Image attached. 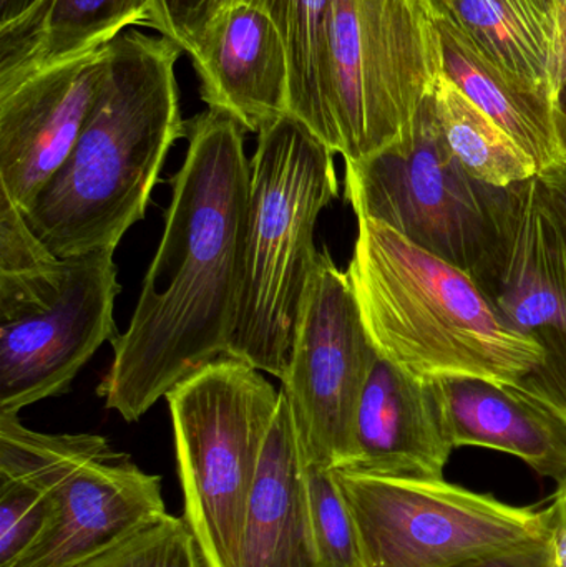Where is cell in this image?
I'll list each match as a JSON object with an SVG mask.
<instances>
[{"label":"cell","mask_w":566,"mask_h":567,"mask_svg":"<svg viewBox=\"0 0 566 567\" xmlns=\"http://www.w3.org/2000/svg\"><path fill=\"white\" fill-rule=\"evenodd\" d=\"M239 2H248V0H213L212 16L216 12V10L225 9V7L235 6V3Z\"/></svg>","instance_id":"836d02e7"},{"label":"cell","mask_w":566,"mask_h":567,"mask_svg":"<svg viewBox=\"0 0 566 567\" xmlns=\"http://www.w3.org/2000/svg\"><path fill=\"white\" fill-rule=\"evenodd\" d=\"M452 445L434 382L379 355L356 413L349 468L369 475L444 480Z\"/></svg>","instance_id":"9a60e30c"},{"label":"cell","mask_w":566,"mask_h":567,"mask_svg":"<svg viewBox=\"0 0 566 567\" xmlns=\"http://www.w3.org/2000/svg\"><path fill=\"white\" fill-rule=\"evenodd\" d=\"M82 567H209L185 518L166 515Z\"/></svg>","instance_id":"d4e9b609"},{"label":"cell","mask_w":566,"mask_h":567,"mask_svg":"<svg viewBox=\"0 0 566 567\" xmlns=\"http://www.w3.org/2000/svg\"><path fill=\"white\" fill-rule=\"evenodd\" d=\"M552 549L557 567H566V483L558 486L557 498L550 506Z\"/></svg>","instance_id":"4dcf8cb0"},{"label":"cell","mask_w":566,"mask_h":567,"mask_svg":"<svg viewBox=\"0 0 566 567\" xmlns=\"http://www.w3.org/2000/svg\"><path fill=\"white\" fill-rule=\"evenodd\" d=\"M492 306L545 352L515 392L566 423V239L541 179L505 188L497 239L474 276Z\"/></svg>","instance_id":"8fae6325"},{"label":"cell","mask_w":566,"mask_h":567,"mask_svg":"<svg viewBox=\"0 0 566 567\" xmlns=\"http://www.w3.org/2000/svg\"><path fill=\"white\" fill-rule=\"evenodd\" d=\"M35 0H0V25L19 19Z\"/></svg>","instance_id":"1f68e13d"},{"label":"cell","mask_w":566,"mask_h":567,"mask_svg":"<svg viewBox=\"0 0 566 567\" xmlns=\"http://www.w3.org/2000/svg\"><path fill=\"white\" fill-rule=\"evenodd\" d=\"M279 30L289 62V115L321 138L328 93L331 0H248Z\"/></svg>","instance_id":"7402d4cb"},{"label":"cell","mask_w":566,"mask_h":567,"mask_svg":"<svg viewBox=\"0 0 566 567\" xmlns=\"http://www.w3.org/2000/svg\"><path fill=\"white\" fill-rule=\"evenodd\" d=\"M109 65L110 43L0 86V189L20 212L69 159Z\"/></svg>","instance_id":"7c38bea8"},{"label":"cell","mask_w":566,"mask_h":567,"mask_svg":"<svg viewBox=\"0 0 566 567\" xmlns=\"http://www.w3.org/2000/svg\"><path fill=\"white\" fill-rule=\"evenodd\" d=\"M338 196L335 153L299 120L281 116L258 133L238 316L226 357L282 380L318 266L315 226Z\"/></svg>","instance_id":"277c9868"},{"label":"cell","mask_w":566,"mask_h":567,"mask_svg":"<svg viewBox=\"0 0 566 567\" xmlns=\"http://www.w3.org/2000/svg\"><path fill=\"white\" fill-rule=\"evenodd\" d=\"M425 3L435 19L451 25L492 65L554 96L550 63L558 0H425Z\"/></svg>","instance_id":"ffe728a7"},{"label":"cell","mask_w":566,"mask_h":567,"mask_svg":"<svg viewBox=\"0 0 566 567\" xmlns=\"http://www.w3.org/2000/svg\"><path fill=\"white\" fill-rule=\"evenodd\" d=\"M213 0H156V23L163 37L182 47L186 55L212 16Z\"/></svg>","instance_id":"4316f807"},{"label":"cell","mask_w":566,"mask_h":567,"mask_svg":"<svg viewBox=\"0 0 566 567\" xmlns=\"http://www.w3.org/2000/svg\"><path fill=\"white\" fill-rule=\"evenodd\" d=\"M435 22L441 35L442 73L534 158L541 173L566 163L554 96L502 72L451 25L439 19Z\"/></svg>","instance_id":"d6986e66"},{"label":"cell","mask_w":566,"mask_h":567,"mask_svg":"<svg viewBox=\"0 0 566 567\" xmlns=\"http://www.w3.org/2000/svg\"><path fill=\"white\" fill-rule=\"evenodd\" d=\"M542 192L554 212L566 239V163L545 169L538 175Z\"/></svg>","instance_id":"f1b7e54d"},{"label":"cell","mask_w":566,"mask_h":567,"mask_svg":"<svg viewBox=\"0 0 566 567\" xmlns=\"http://www.w3.org/2000/svg\"><path fill=\"white\" fill-rule=\"evenodd\" d=\"M306 466L316 548L326 567H366L354 519L332 470Z\"/></svg>","instance_id":"cb8c5ba5"},{"label":"cell","mask_w":566,"mask_h":567,"mask_svg":"<svg viewBox=\"0 0 566 567\" xmlns=\"http://www.w3.org/2000/svg\"><path fill=\"white\" fill-rule=\"evenodd\" d=\"M449 567H557L552 543L525 546L511 551L492 553Z\"/></svg>","instance_id":"83f0119b"},{"label":"cell","mask_w":566,"mask_h":567,"mask_svg":"<svg viewBox=\"0 0 566 567\" xmlns=\"http://www.w3.org/2000/svg\"><path fill=\"white\" fill-rule=\"evenodd\" d=\"M442 75L425 0H331L321 142L344 163L399 142Z\"/></svg>","instance_id":"8992f818"},{"label":"cell","mask_w":566,"mask_h":567,"mask_svg":"<svg viewBox=\"0 0 566 567\" xmlns=\"http://www.w3.org/2000/svg\"><path fill=\"white\" fill-rule=\"evenodd\" d=\"M53 493L22 482H0V567H10L42 532Z\"/></svg>","instance_id":"484cf974"},{"label":"cell","mask_w":566,"mask_h":567,"mask_svg":"<svg viewBox=\"0 0 566 567\" xmlns=\"http://www.w3.org/2000/svg\"><path fill=\"white\" fill-rule=\"evenodd\" d=\"M236 567H326L312 533L305 458L282 392L249 496Z\"/></svg>","instance_id":"2e32d148"},{"label":"cell","mask_w":566,"mask_h":567,"mask_svg":"<svg viewBox=\"0 0 566 567\" xmlns=\"http://www.w3.org/2000/svg\"><path fill=\"white\" fill-rule=\"evenodd\" d=\"M166 515L162 478L112 450L53 492L42 532L10 567H82Z\"/></svg>","instance_id":"4fadbf2b"},{"label":"cell","mask_w":566,"mask_h":567,"mask_svg":"<svg viewBox=\"0 0 566 567\" xmlns=\"http://www.w3.org/2000/svg\"><path fill=\"white\" fill-rule=\"evenodd\" d=\"M332 473L366 567H449L552 539L550 508H517L445 480Z\"/></svg>","instance_id":"9c48e42d"},{"label":"cell","mask_w":566,"mask_h":567,"mask_svg":"<svg viewBox=\"0 0 566 567\" xmlns=\"http://www.w3.org/2000/svg\"><path fill=\"white\" fill-rule=\"evenodd\" d=\"M557 123L558 133H560L562 146L566 155V85L562 89L557 100Z\"/></svg>","instance_id":"d6a6232c"},{"label":"cell","mask_w":566,"mask_h":567,"mask_svg":"<svg viewBox=\"0 0 566 567\" xmlns=\"http://www.w3.org/2000/svg\"><path fill=\"white\" fill-rule=\"evenodd\" d=\"M432 106L445 145L475 182L508 188L541 175L534 158L444 73L432 92Z\"/></svg>","instance_id":"44dd1931"},{"label":"cell","mask_w":566,"mask_h":567,"mask_svg":"<svg viewBox=\"0 0 566 567\" xmlns=\"http://www.w3.org/2000/svg\"><path fill=\"white\" fill-rule=\"evenodd\" d=\"M165 399L175 432L183 518L209 567H236L281 390L261 370L222 357L176 383Z\"/></svg>","instance_id":"52a82bcc"},{"label":"cell","mask_w":566,"mask_h":567,"mask_svg":"<svg viewBox=\"0 0 566 567\" xmlns=\"http://www.w3.org/2000/svg\"><path fill=\"white\" fill-rule=\"evenodd\" d=\"M566 85V0L557 3V29H555L554 50H552L550 86L555 100Z\"/></svg>","instance_id":"f546056e"},{"label":"cell","mask_w":566,"mask_h":567,"mask_svg":"<svg viewBox=\"0 0 566 567\" xmlns=\"http://www.w3.org/2000/svg\"><path fill=\"white\" fill-rule=\"evenodd\" d=\"M155 23L156 0H35L19 19L0 25V86Z\"/></svg>","instance_id":"ac0fdd59"},{"label":"cell","mask_w":566,"mask_h":567,"mask_svg":"<svg viewBox=\"0 0 566 567\" xmlns=\"http://www.w3.org/2000/svg\"><path fill=\"white\" fill-rule=\"evenodd\" d=\"M378 357L348 271L336 266L328 249L319 251L281 380L309 465H351L356 413Z\"/></svg>","instance_id":"30bf717a"},{"label":"cell","mask_w":566,"mask_h":567,"mask_svg":"<svg viewBox=\"0 0 566 567\" xmlns=\"http://www.w3.org/2000/svg\"><path fill=\"white\" fill-rule=\"evenodd\" d=\"M348 276L379 355L414 379L517 389L545 363L469 272L382 223L358 218Z\"/></svg>","instance_id":"3957f363"},{"label":"cell","mask_w":566,"mask_h":567,"mask_svg":"<svg viewBox=\"0 0 566 567\" xmlns=\"http://www.w3.org/2000/svg\"><path fill=\"white\" fill-rule=\"evenodd\" d=\"M166 37L130 29L110 42L105 83L69 159L22 213L59 258L113 249L145 218L166 155L185 138Z\"/></svg>","instance_id":"7a4b0ae2"},{"label":"cell","mask_w":566,"mask_h":567,"mask_svg":"<svg viewBox=\"0 0 566 567\" xmlns=\"http://www.w3.org/2000/svg\"><path fill=\"white\" fill-rule=\"evenodd\" d=\"M434 383L454 449L482 446L508 453L558 486L566 483V423L557 413L485 380Z\"/></svg>","instance_id":"e0dca14e"},{"label":"cell","mask_w":566,"mask_h":567,"mask_svg":"<svg viewBox=\"0 0 566 567\" xmlns=\"http://www.w3.org/2000/svg\"><path fill=\"white\" fill-rule=\"evenodd\" d=\"M344 185L358 218L389 226L472 278L494 248L505 188L462 168L442 138L432 95L399 142L346 163Z\"/></svg>","instance_id":"ba28073f"},{"label":"cell","mask_w":566,"mask_h":567,"mask_svg":"<svg viewBox=\"0 0 566 567\" xmlns=\"http://www.w3.org/2000/svg\"><path fill=\"white\" fill-rule=\"evenodd\" d=\"M112 450L103 436L40 433L23 426L19 413H0V482H22L53 493Z\"/></svg>","instance_id":"603a6c76"},{"label":"cell","mask_w":566,"mask_h":567,"mask_svg":"<svg viewBox=\"0 0 566 567\" xmlns=\"http://www.w3.org/2000/svg\"><path fill=\"white\" fill-rule=\"evenodd\" d=\"M193 66L208 109L259 133L289 115V62L275 22L251 2L216 10L196 39Z\"/></svg>","instance_id":"5bb4252c"},{"label":"cell","mask_w":566,"mask_h":567,"mask_svg":"<svg viewBox=\"0 0 566 567\" xmlns=\"http://www.w3.org/2000/svg\"><path fill=\"white\" fill-rule=\"evenodd\" d=\"M246 130L208 109L186 122L165 231L128 329L96 393L138 422L186 377L228 355L238 316L248 205Z\"/></svg>","instance_id":"6da1fadb"},{"label":"cell","mask_w":566,"mask_h":567,"mask_svg":"<svg viewBox=\"0 0 566 567\" xmlns=\"http://www.w3.org/2000/svg\"><path fill=\"white\" fill-rule=\"evenodd\" d=\"M0 413L69 392L115 339L113 249L59 258L20 215L0 221Z\"/></svg>","instance_id":"5b68a950"}]
</instances>
